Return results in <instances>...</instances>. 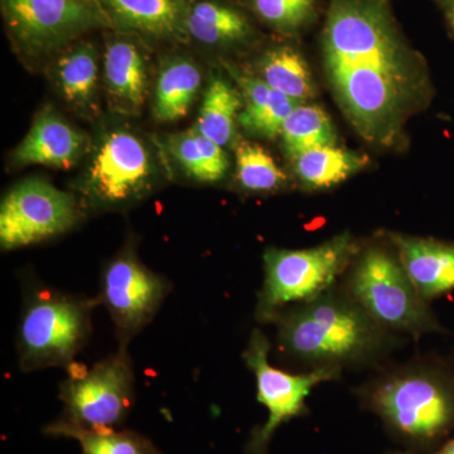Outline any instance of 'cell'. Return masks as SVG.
<instances>
[{
	"instance_id": "obj_5",
	"label": "cell",
	"mask_w": 454,
	"mask_h": 454,
	"mask_svg": "<svg viewBox=\"0 0 454 454\" xmlns=\"http://www.w3.org/2000/svg\"><path fill=\"white\" fill-rule=\"evenodd\" d=\"M356 252V243L348 232L309 249L270 247L264 254L256 318L273 324L289 304L306 303L330 291Z\"/></svg>"
},
{
	"instance_id": "obj_22",
	"label": "cell",
	"mask_w": 454,
	"mask_h": 454,
	"mask_svg": "<svg viewBox=\"0 0 454 454\" xmlns=\"http://www.w3.org/2000/svg\"><path fill=\"white\" fill-rule=\"evenodd\" d=\"M244 101L225 80L214 77L203 97L196 129L220 146L229 145L235 133Z\"/></svg>"
},
{
	"instance_id": "obj_21",
	"label": "cell",
	"mask_w": 454,
	"mask_h": 454,
	"mask_svg": "<svg viewBox=\"0 0 454 454\" xmlns=\"http://www.w3.org/2000/svg\"><path fill=\"white\" fill-rule=\"evenodd\" d=\"M43 432L49 437L74 439L82 454H164L151 439L129 429H82L57 419Z\"/></svg>"
},
{
	"instance_id": "obj_11",
	"label": "cell",
	"mask_w": 454,
	"mask_h": 454,
	"mask_svg": "<svg viewBox=\"0 0 454 454\" xmlns=\"http://www.w3.org/2000/svg\"><path fill=\"white\" fill-rule=\"evenodd\" d=\"M80 210L70 193L42 179L17 184L0 205V247L4 252L31 247L71 229Z\"/></svg>"
},
{
	"instance_id": "obj_28",
	"label": "cell",
	"mask_w": 454,
	"mask_h": 454,
	"mask_svg": "<svg viewBox=\"0 0 454 454\" xmlns=\"http://www.w3.org/2000/svg\"><path fill=\"white\" fill-rule=\"evenodd\" d=\"M226 67L229 68L236 83L240 88L241 98L244 101L243 110L239 115V122L245 130L254 134L256 125L268 112V107L270 106L274 90L260 77L241 73L232 66L226 65Z\"/></svg>"
},
{
	"instance_id": "obj_16",
	"label": "cell",
	"mask_w": 454,
	"mask_h": 454,
	"mask_svg": "<svg viewBox=\"0 0 454 454\" xmlns=\"http://www.w3.org/2000/svg\"><path fill=\"white\" fill-rule=\"evenodd\" d=\"M186 31L188 38L217 49L247 46L256 37L249 16L223 0H193Z\"/></svg>"
},
{
	"instance_id": "obj_4",
	"label": "cell",
	"mask_w": 454,
	"mask_h": 454,
	"mask_svg": "<svg viewBox=\"0 0 454 454\" xmlns=\"http://www.w3.org/2000/svg\"><path fill=\"white\" fill-rule=\"evenodd\" d=\"M370 409L391 434L413 448L437 443L454 430V379L435 370H409L369 394Z\"/></svg>"
},
{
	"instance_id": "obj_31",
	"label": "cell",
	"mask_w": 454,
	"mask_h": 454,
	"mask_svg": "<svg viewBox=\"0 0 454 454\" xmlns=\"http://www.w3.org/2000/svg\"><path fill=\"white\" fill-rule=\"evenodd\" d=\"M439 5L446 4V3L450 2V0H435Z\"/></svg>"
},
{
	"instance_id": "obj_9",
	"label": "cell",
	"mask_w": 454,
	"mask_h": 454,
	"mask_svg": "<svg viewBox=\"0 0 454 454\" xmlns=\"http://www.w3.org/2000/svg\"><path fill=\"white\" fill-rule=\"evenodd\" d=\"M270 343L255 330L244 352L245 363L256 380V397L267 408L268 419L256 427L247 443V454H268L274 434L284 423L307 413L306 399L316 385L333 380L340 367L319 366L303 375L282 372L269 363Z\"/></svg>"
},
{
	"instance_id": "obj_19",
	"label": "cell",
	"mask_w": 454,
	"mask_h": 454,
	"mask_svg": "<svg viewBox=\"0 0 454 454\" xmlns=\"http://www.w3.org/2000/svg\"><path fill=\"white\" fill-rule=\"evenodd\" d=\"M367 157L337 145L319 146L293 160L294 172L310 190H327L365 168Z\"/></svg>"
},
{
	"instance_id": "obj_17",
	"label": "cell",
	"mask_w": 454,
	"mask_h": 454,
	"mask_svg": "<svg viewBox=\"0 0 454 454\" xmlns=\"http://www.w3.org/2000/svg\"><path fill=\"white\" fill-rule=\"evenodd\" d=\"M104 71L107 91L116 106L125 112L139 110L145 98V62L138 44L128 35L121 33L107 43Z\"/></svg>"
},
{
	"instance_id": "obj_24",
	"label": "cell",
	"mask_w": 454,
	"mask_h": 454,
	"mask_svg": "<svg viewBox=\"0 0 454 454\" xmlns=\"http://www.w3.org/2000/svg\"><path fill=\"white\" fill-rule=\"evenodd\" d=\"M284 151L291 160L310 149L336 145L337 134L333 122L322 107L315 104H301L284 121L282 133Z\"/></svg>"
},
{
	"instance_id": "obj_6",
	"label": "cell",
	"mask_w": 454,
	"mask_h": 454,
	"mask_svg": "<svg viewBox=\"0 0 454 454\" xmlns=\"http://www.w3.org/2000/svg\"><path fill=\"white\" fill-rule=\"evenodd\" d=\"M349 297L381 328L420 334L441 330L399 255L380 247L361 254L349 277Z\"/></svg>"
},
{
	"instance_id": "obj_20",
	"label": "cell",
	"mask_w": 454,
	"mask_h": 454,
	"mask_svg": "<svg viewBox=\"0 0 454 454\" xmlns=\"http://www.w3.org/2000/svg\"><path fill=\"white\" fill-rule=\"evenodd\" d=\"M201 86V74L186 59H175L164 66L155 89L154 114L160 121H177L192 106Z\"/></svg>"
},
{
	"instance_id": "obj_13",
	"label": "cell",
	"mask_w": 454,
	"mask_h": 454,
	"mask_svg": "<svg viewBox=\"0 0 454 454\" xmlns=\"http://www.w3.org/2000/svg\"><path fill=\"white\" fill-rule=\"evenodd\" d=\"M122 35L158 41L187 40L186 22L193 0H100Z\"/></svg>"
},
{
	"instance_id": "obj_14",
	"label": "cell",
	"mask_w": 454,
	"mask_h": 454,
	"mask_svg": "<svg viewBox=\"0 0 454 454\" xmlns=\"http://www.w3.org/2000/svg\"><path fill=\"white\" fill-rule=\"evenodd\" d=\"M391 239L403 267L424 300L454 291V243L399 234Z\"/></svg>"
},
{
	"instance_id": "obj_29",
	"label": "cell",
	"mask_w": 454,
	"mask_h": 454,
	"mask_svg": "<svg viewBox=\"0 0 454 454\" xmlns=\"http://www.w3.org/2000/svg\"><path fill=\"white\" fill-rule=\"evenodd\" d=\"M441 8L443 9L444 16H446L448 27H450V32L454 35V0L442 4Z\"/></svg>"
},
{
	"instance_id": "obj_10",
	"label": "cell",
	"mask_w": 454,
	"mask_h": 454,
	"mask_svg": "<svg viewBox=\"0 0 454 454\" xmlns=\"http://www.w3.org/2000/svg\"><path fill=\"white\" fill-rule=\"evenodd\" d=\"M170 286L166 278L146 268L131 250L107 262L97 298L112 317L119 348H128L153 321Z\"/></svg>"
},
{
	"instance_id": "obj_3",
	"label": "cell",
	"mask_w": 454,
	"mask_h": 454,
	"mask_svg": "<svg viewBox=\"0 0 454 454\" xmlns=\"http://www.w3.org/2000/svg\"><path fill=\"white\" fill-rule=\"evenodd\" d=\"M98 304V298L49 286L27 292L16 340L22 372L73 365L91 336V315Z\"/></svg>"
},
{
	"instance_id": "obj_15",
	"label": "cell",
	"mask_w": 454,
	"mask_h": 454,
	"mask_svg": "<svg viewBox=\"0 0 454 454\" xmlns=\"http://www.w3.org/2000/svg\"><path fill=\"white\" fill-rule=\"evenodd\" d=\"M85 146V136L47 107L16 149L14 162L68 169L82 158Z\"/></svg>"
},
{
	"instance_id": "obj_27",
	"label": "cell",
	"mask_w": 454,
	"mask_h": 454,
	"mask_svg": "<svg viewBox=\"0 0 454 454\" xmlns=\"http://www.w3.org/2000/svg\"><path fill=\"white\" fill-rule=\"evenodd\" d=\"M236 176L249 192H271L286 184V177L262 145L241 140L236 145Z\"/></svg>"
},
{
	"instance_id": "obj_18",
	"label": "cell",
	"mask_w": 454,
	"mask_h": 454,
	"mask_svg": "<svg viewBox=\"0 0 454 454\" xmlns=\"http://www.w3.org/2000/svg\"><path fill=\"white\" fill-rule=\"evenodd\" d=\"M259 68L265 82L276 91L294 98L298 103H309L315 98L316 85L306 57L297 47L289 43L276 44L262 53Z\"/></svg>"
},
{
	"instance_id": "obj_32",
	"label": "cell",
	"mask_w": 454,
	"mask_h": 454,
	"mask_svg": "<svg viewBox=\"0 0 454 454\" xmlns=\"http://www.w3.org/2000/svg\"><path fill=\"white\" fill-rule=\"evenodd\" d=\"M389 454H411V453H404V452H391Z\"/></svg>"
},
{
	"instance_id": "obj_25",
	"label": "cell",
	"mask_w": 454,
	"mask_h": 454,
	"mask_svg": "<svg viewBox=\"0 0 454 454\" xmlns=\"http://www.w3.org/2000/svg\"><path fill=\"white\" fill-rule=\"evenodd\" d=\"M57 80L67 103L80 109L88 107L97 88V47L82 42L67 51L57 64Z\"/></svg>"
},
{
	"instance_id": "obj_7",
	"label": "cell",
	"mask_w": 454,
	"mask_h": 454,
	"mask_svg": "<svg viewBox=\"0 0 454 454\" xmlns=\"http://www.w3.org/2000/svg\"><path fill=\"white\" fill-rule=\"evenodd\" d=\"M59 387L62 422L82 429H121L136 404V375L127 348H119L91 369L73 365Z\"/></svg>"
},
{
	"instance_id": "obj_30",
	"label": "cell",
	"mask_w": 454,
	"mask_h": 454,
	"mask_svg": "<svg viewBox=\"0 0 454 454\" xmlns=\"http://www.w3.org/2000/svg\"><path fill=\"white\" fill-rule=\"evenodd\" d=\"M433 454H454V439L448 441L446 444H443L437 452Z\"/></svg>"
},
{
	"instance_id": "obj_26",
	"label": "cell",
	"mask_w": 454,
	"mask_h": 454,
	"mask_svg": "<svg viewBox=\"0 0 454 454\" xmlns=\"http://www.w3.org/2000/svg\"><path fill=\"white\" fill-rule=\"evenodd\" d=\"M250 8L269 28L295 37L315 25L321 0H250Z\"/></svg>"
},
{
	"instance_id": "obj_23",
	"label": "cell",
	"mask_w": 454,
	"mask_h": 454,
	"mask_svg": "<svg viewBox=\"0 0 454 454\" xmlns=\"http://www.w3.org/2000/svg\"><path fill=\"white\" fill-rule=\"evenodd\" d=\"M173 157L191 177L199 182H217L229 168V160L223 146L212 142L197 129L176 134L168 139Z\"/></svg>"
},
{
	"instance_id": "obj_2",
	"label": "cell",
	"mask_w": 454,
	"mask_h": 454,
	"mask_svg": "<svg viewBox=\"0 0 454 454\" xmlns=\"http://www.w3.org/2000/svg\"><path fill=\"white\" fill-rule=\"evenodd\" d=\"M273 324L284 352L318 367L364 360L382 343L380 325L349 295L330 291L283 310Z\"/></svg>"
},
{
	"instance_id": "obj_8",
	"label": "cell",
	"mask_w": 454,
	"mask_h": 454,
	"mask_svg": "<svg viewBox=\"0 0 454 454\" xmlns=\"http://www.w3.org/2000/svg\"><path fill=\"white\" fill-rule=\"evenodd\" d=\"M12 38L29 55L65 46L80 35L113 28L100 0H0Z\"/></svg>"
},
{
	"instance_id": "obj_12",
	"label": "cell",
	"mask_w": 454,
	"mask_h": 454,
	"mask_svg": "<svg viewBox=\"0 0 454 454\" xmlns=\"http://www.w3.org/2000/svg\"><path fill=\"white\" fill-rule=\"evenodd\" d=\"M148 152L124 131L109 134L92 158L82 193L92 207H116L139 199L151 181Z\"/></svg>"
},
{
	"instance_id": "obj_1",
	"label": "cell",
	"mask_w": 454,
	"mask_h": 454,
	"mask_svg": "<svg viewBox=\"0 0 454 454\" xmlns=\"http://www.w3.org/2000/svg\"><path fill=\"white\" fill-rule=\"evenodd\" d=\"M319 46L334 101L358 136L381 149L402 145L406 124L434 89L393 0H330Z\"/></svg>"
}]
</instances>
